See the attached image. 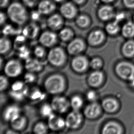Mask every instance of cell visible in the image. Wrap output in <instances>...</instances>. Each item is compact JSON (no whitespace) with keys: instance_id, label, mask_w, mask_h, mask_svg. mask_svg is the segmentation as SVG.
Returning <instances> with one entry per match:
<instances>
[{"instance_id":"obj_29","label":"cell","mask_w":134,"mask_h":134,"mask_svg":"<svg viewBox=\"0 0 134 134\" xmlns=\"http://www.w3.org/2000/svg\"><path fill=\"white\" fill-rule=\"evenodd\" d=\"M122 52L124 56L131 58L134 56V41L129 40L124 44Z\"/></svg>"},{"instance_id":"obj_31","label":"cell","mask_w":134,"mask_h":134,"mask_svg":"<svg viewBox=\"0 0 134 134\" xmlns=\"http://www.w3.org/2000/svg\"><path fill=\"white\" fill-rule=\"evenodd\" d=\"M122 34L126 38H131L134 37V24L129 22L125 24L122 29Z\"/></svg>"},{"instance_id":"obj_28","label":"cell","mask_w":134,"mask_h":134,"mask_svg":"<svg viewBox=\"0 0 134 134\" xmlns=\"http://www.w3.org/2000/svg\"><path fill=\"white\" fill-rule=\"evenodd\" d=\"M70 103L72 110L80 111L83 106L84 100L80 95L76 94L71 97Z\"/></svg>"},{"instance_id":"obj_47","label":"cell","mask_w":134,"mask_h":134,"mask_svg":"<svg viewBox=\"0 0 134 134\" xmlns=\"http://www.w3.org/2000/svg\"><path fill=\"white\" fill-rule=\"evenodd\" d=\"M125 14L123 13H118L115 16V21L118 23L121 22L125 18Z\"/></svg>"},{"instance_id":"obj_21","label":"cell","mask_w":134,"mask_h":134,"mask_svg":"<svg viewBox=\"0 0 134 134\" xmlns=\"http://www.w3.org/2000/svg\"><path fill=\"white\" fill-rule=\"evenodd\" d=\"M122 132L121 126L115 122H109L103 126L102 130V133L103 134H120Z\"/></svg>"},{"instance_id":"obj_32","label":"cell","mask_w":134,"mask_h":134,"mask_svg":"<svg viewBox=\"0 0 134 134\" xmlns=\"http://www.w3.org/2000/svg\"><path fill=\"white\" fill-rule=\"evenodd\" d=\"M76 24L78 27L81 29H85L90 25V20L89 17L85 15H80L76 17Z\"/></svg>"},{"instance_id":"obj_38","label":"cell","mask_w":134,"mask_h":134,"mask_svg":"<svg viewBox=\"0 0 134 134\" xmlns=\"http://www.w3.org/2000/svg\"><path fill=\"white\" fill-rule=\"evenodd\" d=\"M103 65V62L101 59L97 57L92 58L89 62L90 67L94 70H99Z\"/></svg>"},{"instance_id":"obj_50","label":"cell","mask_w":134,"mask_h":134,"mask_svg":"<svg viewBox=\"0 0 134 134\" xmlns=\"http://www.w3.org/2000/svg\"><path fill=\"white\" fill-rule=\"evenodd\" d=\"M72 2L76 5H81L83 3L85 0H71Z\"/></svg>"},{"instance_id":"obj_5","label":"cell","mask_w":134,"mask_h":134,"mask_svg":"<svg viewBox=\"0 0 134 134\" xmlns=\"http://www.w3.org/2000/svg\"><path fill=\"white\" fill-rule=\"evenodd\" d=\"M115 72L122 79L131 81L134 78V65L127 62L119 63L115 67Z\"/></svg>"},{"instance_id":"obj_48","label":"cell","mask_w":134,"mask_h":134,"mask_svg":"<svg viewBox=\"0 0 134 134\" xmlns=\"http://www.w3.org/2000/svg\"><path fill=\"white\" fill-rule=\"evenodd\" d=\"M7 20V16L5 15V13H4L2 12L1 13L0 15V24L1 25H2L3 24L5 23Z\"/></svg>"},{"instance_id":"obj_4","label":"cell","mask_w":134,"mask_h":134,"mask_svg":"<svg viewBox=\"0 0 134 134\" xmlns=\"http://www.w3.org/2000/svg\"><path fill=\"white\" fill-rule=\"evenodd\" d=\"M24 66L16 59H11L5 63L3 66L5 75L10 78H16L22 74Z\"/></svg>"},{"instance_id":"obj_54","label":"cell","mask_w":134,"mask_h":134,"mask_svg":"<svg viewBox=\"0 0 134 134\" xmlns=\"http://www.w3.org/2000/svg\"></svg>"},{"instance_id":"obj_26","label":"cell","mask_w":134,"mask_h":134,"mask_svg":"<svg viewBox=\"0 0 134 134\" xmlns=\"http://www.w3.org/2000/svg\"><path fill=\"white\" fill-rule=\"evenodd\" d=\"M29 90V89L27 87H26L23 90L19 91L11 90L9 92V95L12 98L16 101H22L25 98L27 97Z\"/></svg>"},{"instance_id":"obj_40","label":"cell","mask_w":134,"mask_h":134,"mask_svg":"<svg viewBox=\"0 0 134 134\" xmlns=\"http://www.w3.org/2000/svg\"><path fill=\"white\" fill-rule=\"evenodd\" d=\"M24 82L21 81H16L13 82L11 85V90L13 91H19L23 90L26 87Z\"/></svg>"},{"instance_id":"obj_2","label":"cell","mask_w":134,"mask_h":134,"mask_svg":"<svg viewBox=\"0 0 134 134\" xmlns=\"http://www.w3.org/2000/svg\"><path fill=\"white\" fill-rule=\"evenodd\" d=\"M7 15L12 22L19 25L25 24L28 19L25 7L18 2H13L8 7Z\"/></svg>"},{"instance_id":"obj_13","label":"cell","mask_w":134,"mask_h":134,"mask_svg":"<svg viewBox=\"0 0 134 134\" xmlns=\"http://www.w3.org/2000/svg\"><path fill=\"white\" fill-rule=\"evenodd\" d=\"M73 2H67L63 4L60 8V15L67 19H72L76 17L77 9Z\"/></svg>"},{"instance_id":"obj_18","label":"cell","mask_w":134,"mask_h":134,"mask_svg":"<svg viewBox=\"0 0 134 134\" xmlns=\"http://www.w3.org/2000/svg\"><path fill=\"white\" fill-rule=\"evenodd\" d=\"M105 39V35L100 30L92 31L89 34L87 38V43L92 47H96L102 44Z\"/></svg>"},{"instance_id":"obj_22","label":"cell","mask_w":134,"mask_h":134,"mask_svg":"<svg viewBox=\"0 0 134 134\" xmlns=\"http://www.w3.org/2000/svg\"><path fill=\"white\" fill-rule=\"evenodd\" d=\"M102 109L106 112L113 113L117 110L119 104L116 100L112 98H108L103 100L102 102Z\"/></svg>"},{"instance_id":"obj_46","label":"cell","mask_w":134,"mask_h":134,"mask_svg":"<svg viewBox=\"0 0 134 134\" xmlns=\"http://www.w3.org/2000/svg\"><path fill=\"white\" fill-rule=\"evenodd\" d=\"M38 0H23L24 3L29 7H34Z\"/></svg>"},{"instance_id":"obj_11","label":"cell","mask_w":134,"mask_h":134,"mask_svg":"<svg viewBox=\"0 0 134 134\" xmlns=\"http://www.w3.org/2000/svg\"><path fill=\"white\" fill-rule=\"evenodd\" d=\"M47 125L49 130L53 131H62L66 127L65 119L54 113L48 118Z\"/></svg>"},{"instance_id":"obj_52","label":"cell","mask_w":134,"mask_h":134,"mask_svg":"<svg viewBox=\"0 0 134 134\" xmlns=\"http://www.w3.org/2000/svg\"><path fill=\"white\" fill-rule=\"evenodd\" d=\"M130 82H131V86L134 88V78L131 80V81H130Z\"/></svg>"},{"instance_id":"obj_36","label":"cell","mask_w":134,"mask_h":134,"mask_svg":"<svg viewBox=\"0 0 134 134\" xmlns=\"http://www.w3.org/2000/svg\"><path fill=\"white\" fill-rule=\"evenodd\" d=\"M17 49L19 58L26 60L30 57V51L25 45H22Z\"/></svg>"},{"instance_id":"obj_45","label":"cell","mask_w":134,"mask_h":134,"mask_svg":"<svg viewBox=\"0 0 134 134\" xmlns=\"http://www.w3.org/2000/svg\"><path fill=\"white\" fill-rule=\"evenodd\" d=\"M123 2L127 8L130 9L134 8V0H123Z\"/></svg>"},{"instance_id":"obj_10","label":"cell","mask_w":134,"mask_h":134,"mask_svg":"<svg viewBox=\"0 0 134 134\" xmlns=\"http://www.w3.org/2000/svg\"><path fill=\"white\" fill-rule=\"evenodd\" d=\"M58 36L52 31H45L40 35L38 41L41 45L45 48L54 47L58 41Z\"/></svg>"},{"instance_id":"obj_17","label":"cell","mask_w":134,"mask_h":134,"mask_svg":"<svg viewBox=\"0 0 134 134\" xmlns=\"http://www.w3.org/2000/svg\"><path fill=\"white\" fill-rule=\"evenodd\" d=\"M63 16L58 14H53L49 16L47 20L48 27L53 31L60 30L64 24Z\"/></svg>"},{"instance_id":"obj_39","label":"cell","mask_w":134,"mask_h":134,"mask_svg":"<svg viewBox=\"0 0 134 134\" xmlns=\"http://www.w3.org/2000/svg\"><path fill=\"white\" fill-rule=\"evenodd\" d=\"M24 82L25 83L32 84L37 80V76L35 73L27 71L24 75Z\"/></svg>"},{"instance_id":"obj_19","label":"cell","mask_w":134,"mask_h":134,"mask_svg":"<svg viewBox=\"0 0 134 134\" xmlns=\"http://www.w3.org/2000/svg\"><path fill=\"white\" fill-rule=\"evenodd\" d=\"M56 9L54 2L51 0H42L38 4L37 9L41 15H48L52 14Z\"/></svg>"},{"instance_id":"obj_27","label":"cell","mask_w":134,"mask_h":134,"mask_svg":"<svg viewBox=\"0 0 134 134\" xmlns=\"http://www.w3.org/2000/svg\"><path fill=\"white\" fill-rule=\"evenodd\" d=\"M46 95L44 92H42L40 89L37 87H34L29 89L27 97L33 101H41L44 99Z\"/></svg>"},{"instance_id":"obj_37","label":"cell","mask_w":134,"mask_h":134,"mask_svg":"<svg viewBox=\"0 0 134 134\" xmlns=\"http://www.w3.org/2000/svg\"><path fill=\"white\" fill-rule=\"evenodd\" d=\"M33 53L35 57L38 58V59H41L44 58L47 54L45 47L41 45L37 46L35 47Z\"/></svg>"},{"instance_id":"obj_7","label":"cell","mask_w":134,"mask_h":134,"mask_svg":"<svg viewBox=\"0 0 134 134\" xmlns=\"http://www.w3.org/2000/svg\"><path fill=\"white\" fill-rule=\"evenodd\" d=\"M83 114L80 111L72 110L67 114L65 119L66 127L71 130H76L83 121Z\"/></svg>"},{"instance_id":"obj_23","label":"cell","mask_w":134,"mask_h":134,"mask_svg":"<svg viewBox=\"0 0 134 134\" xmlns=\"http://www.w3.org/2000/svg\"><path fill=\"white\" fill-rule=\"evenodd\" d=\"M12 129L18 132L25 129L27 124V119L21 114L18 118L10 122Z\"/></svg>"},{"instance_id":"obj_51","label":"cell","mask_w":134,"mask_h":134,"mask_svg":"<svg viewBox=\"0 0 134 134\" xmlns=\"http://www.w3.org/2000/svg\"><path fill=\"white\" fill-rule=\"evenodd\" d=\"M101 1L105 3H110V2H113L114 0H101Z\"/></svg>"},{"instance_id":"obj_35","label":"cell","mask_w":134,"mask_h":134,"mask_svg":"<svg viewBox=\"0 0 134 134\" xmlns=\"http://www.w3.org/2000/svg\"><path fill=\"white\" fill-rule=\"evenodd\" d=\"M105 29L107 33L109 35H116L120 30L119 23L115 21L114 22L109 23L106 26Z\"/></svg>"},{"instance_id":"obj_8","label":"cell","mask_w":134,"mask_h":134,"mask_svg":"<svg viewBox=\"0 0 134 134\" xmlns=\"http://www.w3.org/2000/svg\"><path fill=\"white\" fill-rule=\"evenodd\" d=\"M89 61L87 57L82 54L74 56L71 61V69L75 72H85L90 67Z\"/></svg>"},{"instance_id":"obj_34","label":"cell","mask_w":134,"mask_h":134,"mask_svg":"<svg viewBox=\"0 0 134 134\" xmlns=\"http://www.w3.org/2000/svg\"><path fill=\"white\" fill-rule=\"evenodd\" d=\"M49 128L48 125L43 122H39L35 125L33 128V131L35 134H47Z\"/></svg>"},{"instance_id":"obj_20","label":"cell","mask_w":134,"mask_h":134,"mask_svg":"<svg viewBox=\"0 0 134 134\" xmlns=\"http://www.w3.org/2000/svg\"><path fill=\"white\" fill-rule=\"evenodd\" d=\"M40 29L38 26L34 23H31L26 26L22 29V34L27 38L34 40L37 38L40 33Z\"/></svg>"},{"instance_id":"obj_3","label":"cell","mask_w":134,"mask_h":134,"mask_svg":"<svg viewBox=\"0 0 134 134\" xmlns=\"http://www.w3.org/2000/svg\"><path fill=\"white\" fill-rule=\"evenodd\" d=\"M66 52L60 46L52 47L47 53V61L53 66L62 67L67 61Z\"/></svg>"},{"instance_id":"obj_33","label":"cell","mask_w":134,"mask_h":134,"mask_svg":"<svg viewBox=\"0 0 134 134\" xmlns=\"http://www.w3.org/2000/svg\"><path fill=\"white\" fill-rule=\"evenodd\" d=\"M54 110L51 104L44 103L40 108L39 112L41 116L44 118H48L54 113Z\"/></svg>"},{"instance_id":"obj_6","label":"cell","mask_w":134,"mask_h":134,"mask_svg":"<svg viewBox=\"0 0 134 134\" xmlns=\"http://www.w3.org/2000/svg\"><path fill=\"white\" fill-rule=\"evenodd\" d=\"M51 104L54 111L60 114H65L71 108L70 100L60 95H55L52 99Z\"/></svg>"},{"instance_id":"obj_25","label":"cell","mask_w":134,"mask_h":134,"mask_svg":"<svg viewBox=\"0 0 134 134\" xmlns=\"http://www.w3.org/2000/svg\"><path fill=\"white\" fill-rule=\"evenodd\" d=\"M74 32L69 27L62 28L58 34V38L61 41L64 42L71 41L74 38Z\"/></svg>"},{"instance_id":"obj_14","label":"cell","mask_w":134,"mask_h":134,"mask_svg":"<svg viewBox=\"0 0 134 134\" xmlns=\"http://www.w3.org/2000/svg\"><path fill=\"white\" fill-rule=\"evenodd\" d=\"M21 110L18 106L11 104L7 106L4 109L2 118L4 121L11 122L21 114Z\"/></svg>"},{"instance_id":"obj_24","label":"cell","mask_w":134,"mask_h":134,"mask_svg":"<svg viewBox=\"0 0 134 134\" xmlns=\"http://www.w3.org/2000/svg\"><path fill=\"white\" fill-rule=\"evenodd\" d=\"M98 16L100 20L106 21L110 20L114 16L112 7L109 5H104L100 8L98 12Z\"/></svg>"},{"instance_id":"obj_49","label":"cell","mask_w":134,"mask_h":134,"mask_svg":"<svg viewBox=\"0 0 134 134\" xmlns=\"http://www.w3.org/2000/svg\"><path fill=\"white\" fill-rule=\"evenodd\" d=\"M10 0H0V5L2 8H5L7 7L9 4Z\"/></svg>"},{"instance_id":"obj_43","label":"cell","mask_w":134,"mask_h":134,"mask_svg":"<svg viewBox=\"0 0 134 134\" xmlns=\"http://www.w3.org/2000/svg\"><path fill=\"white\" fill-rule=\"evenodd\" d=\"M7 76L1 75L0 77V90L3 92L7 89L9 86V81Z\"/></svg>"},{"instance_id":"obj_30","label":"cell","mask_w":134,"mask_h":134,"mask_svg":"<svg viewBox=\"0 0 134 134\" xmlns=\"http://www.w3.org/2000/svg\"><path fill=\"white\" fill-rule=\"evenodd\" d=\"M12 43L7 37H3L0 40V53L2 55L7 54L11 50Z\"/></svg>"},{"instance_id":"obj_15","label":"cell","mask_w":134,"mask_h":134,"mask_svg":"<svg viewBox=\"0 0 134 134\" xmlns=\"http://www.w3.org/2000/svg\"><path fill=\"white\" fill-rule=\"evenodd\" d=\"M45 64L38 58H30L25 60L24 67L27 71L31 72H40L44 68Z\"/></svg>"},{"instance_id":"obj_41","label":"cell","mask_w":134,"mask_h":134,"mask_svg":"<svg viewBox=\"0 0 134 134\" xmlns=\"http://www.w3.org/2000/svg\"><path fill=\"white\" fill-rule=\"evenodd\" d=\"M19 30L14 29L12 26L7 25L3 28L2 33L5 36L8 35H13L19 34Z\"/></svg>"},{"instance_id":"obj_12","label":"cell","mask_w":134,"mask_h":134,"mask_svg":"<svg viewBox=\"0 0 134 134\" xmlns=\"http://www.w3.org/2000/svg\"><path fill=\"white\" fill-rule=\"evenodd\" d=\"M102 106L96 102L87 104L84 109V116L89 120H94L98 118L101 113Z\"/></svg>"},{"instance_id":"obj_42","label":"cell","mask_w":134,"mask_h":134,"mask_svg":"<svg viewBox=\"0 0 134 134\" xmlns=\"http://www.w3.org/2000/svg\"><path fill=\"white\" fill-rule=\"evenodd\" d=\"M86 98L90 103L95 102L98 99V94L95 91L90 90L86 93Z\"/></svg>"},{"instance_id":"obj_53","label":"cell","mask_w":134,"mask_h":134,"mask_svg":"<svg viewBox=\"0 0 134 134\" xmlns=\"http://www.w3.org/2000/svg\"><path fill=\"white\" fill-rule=\"evenodd\" d=\"M54 2H58V3H60V2H64L65 0H53Z\"/></svg>"},{"instance_id":"obj_16","label":"cell","mask_w":134,"mask_h":134,"mask_svg":"<svg viewBox=\"0 0 134 134\" xmlns=\"http://www.w3.org/2000/svg\"><path fill=\"white\" fill-rule=\"evenodd\" d=\"M103 80V72L99 70H94L87 77V83L91 87L97 88L101 85Z\"/></svg>"},{"instance_id":"obj_1","label":"cell","mask_w":134,"mask_h":134,"mask_svg":"<svg viewBox=\"0 0 134 134\" xmlns=\"http://www.w3.org/2000/svg\"><path fill=\"white\" fill-rule=\"evenodd\" d=\"M44 88L49 94L58 95L66 90L67 82L65 76L59 73L51 75L45 79Z\"/></svg>"},{"instance_id":"obj_9","label":"cell","mask_w":134,"mask_h":134,"mask_svg":"<svg viewBox=\"0 0 134 134\" xmlns=\"http://www.w3.org/2000/svg\"><path fill=\"white\" fill-rule=\"evenodd\" d=\"M86 48V44L82 38H74L70 41L66 47V52L68 54L76 56L83 52Z\"/></svg>"},{"instance_id":"obj_44","label":"cell","mask_w":134,"mask_h":134,"mask_svg":"<svg viewBox=\"0 0 134 134\" xmlns=\"http://www.w3.org/2000/svg\"><path fill=\"white\" fill-rule=\"evenodd\" d=\"M27 38L24 36V35H18L16 37L14 41L15 46L16 49L21 46L22 45H24V43H25Z\"/></svg>"}]
</instances>
